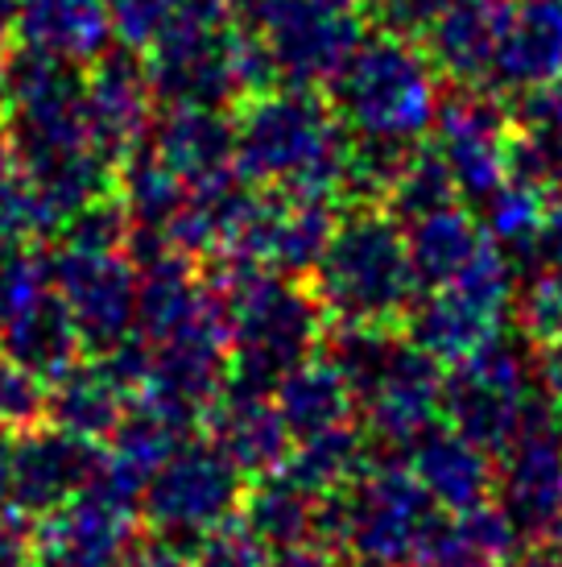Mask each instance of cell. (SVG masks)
<instances>
[{"label": "cell", "mask_w": 562, "mask_h": 567, "mask_svg": "<svg viewBox=\"0 0 562 567\" xmlns=\"http://www.w3.org/2000/svg\"><path fill=\"white\" fill-rule=\"evenodd\" d=\"M92 447L75 431H46L17 447L13 456V488L25 505H63V497L75 485L87 481Z\"/></svg>", "instance_id": "3"}, {"label": "cell", "mask_w": 562, "mask_h": 567, "mask_svg": "<svg viewBox=\"0 0 562 567\" xmlns=\"http://www.w3.org/2000/svg\"><path fill=\"white\" fill-rule=\"evenodd\" d=\"M199 567H257V547L244 535H219L204 547Z\"/></svg>", "instance_id": "12"}, {"label": "cell", "mask_w": 562, "mask_h": 567, "mask_svg": "<svg viewBox=\"0 0 562 567\" xmlns=\"http://www.w3.org/2000/svg\"><path fill=\"white\" fill-rule=\"evenodd\" d=\"M554 567H562V555H559V564H554Z\"/></svg>", "instance_id": "17"}, {"label": "cell", "mask_w": 562, "mask_h": 567, "mask_svg": "<svg viewBox=\"0 0 562 567\" xmlns=\"http://www.w3.org/2000/svg\"><path fill=\"white\" fill-rule=\"evenodd\" d=\"M236 476L232 460H219L211 452L174 460L170 468H162V481L154 488V514L170 530H204L232 505Z\"/></svg>", "instance_id": "2"}, {"label": "cell", "mask_w": 562, "mask_h": 567, "mask_svg": "<svg viewBox=\"0 0 562 567\" xmlns=\"http://www.w3.org/2000/svg\"><path fill=\"white\" fill-rule=\"evenodd\" d=\"M30 564V538L21 526L0 522V567H25Z\"/></svg>", "instance_id": "13"}, {"label": "cell", "mask_w": 562, "mask_h": 567, "mask_svg": "<svg viewBox=\"0 0 562 567\" xmlns=\"http://www.w3.org/2000/svg\"><path fill=\"white\" fill-rule=\"evenodd\" d=\"M273 567H327L323 559H314V555H294V559H285V564H273Z\"/></svg>", "instance_id": "16"}, {"label": "cell", "mask_w": 562, "mask_h": 567, "mask_svg": "<svg viewBox=\"0 0 562 567\" xmlns=\"http://www.w3.org/2000/svg\"><path fill=\"white\" fill-rule=\"evenodd\" d=\"M285 410L281 419L294 426V431H311L319 435L323 426L340 414L344 406V378L340 369H327V373H298L294 381H285ZM306 435V440H311Z\"/></svg>", "instance_id": "6"}, {"label": "cell", "mask_w": 562, "mask_h": 567, "mask_svg": "<svg viewBox=\"0 0 562 567\" xmlns=\"http://www.w3.org/2000/svg\"><path fill=\"white\" fill-rule=\"evenodd\" d=\"M252 518H257V530H261V535L290 538L294 530H302V522H306V502H302V493H298V488H278V493H269L266 502L257 497Z\"/></svg>", "instance_id": "9"}, {"label": "cell", "mask_w": 562, "mask_h": 567, "mask_svg": "<svg viewBox=\"0 0 562 567\" xmlns=\"http://www.w3.org/2000/svg\"><path fill=\"white\" fill-rule=\"evenodd\" d=\"M13 456H17L13 447L0 440V497L13 488Z\"/></svg>", "instance_id": "15"}, {"label": "cell", "mask_w": 562, "mask_h": 567, "mask_svg": "<svg viewBox=\"0 0 562 567\" xmlns=\"http://www.w3.org/2000/svg\"><path fill=\"white\" fill-rule=\"evenodd\" d=\"M430 502V497H426ZM426 502L418 497V488L409 485V481H376L368 493H364V502H360V551L364 555H376V559H393V555L406 551V543H414V526H418L422 509Z\"/></svg>", "instance_id": "5"}, {"label": "cell", "mask_w": 562, "mask_h": 567, "mask_svg": "<svg viewBox=\"0 0 562 567\" xmlns=\"http://www.w3.org/2000/svg\"><path fill=\"white\" fill-rule=\"evenodd\" d=\"M33 410H38L33 385L17 373L13 364H0V423H17V419H25Z\"/></svg>", "instance_id": "11"}, {"label": "cell", "mask_w": 562, "mask_h": 567, "mask_svg": "<svg viewBox=\"0 0 562 567\" xmlns=\"http://www.w3.org/2000/svg\"><path fill=\"white\" fill-rule=\"evenodd\" d=\"M54 410L66 431H75L83 440L116 423V398H112L108 381H71L66 394H59Z\"/></svg>", "instance_id": "8"}, {"label": "cell", "mask_w": 562, "mask_h": 567, "mask_svg": "<svg viewBox=\"0 0 562 567\" xmlns=\"http://www.w3.org/2000/svg\"><path fill=\"white\" fill-rule=\"evenodd\" d=\"M525 319H530L533 336H542V340H550V344H559L562 340V269L559 274H547L542 282L533 286Z\"/></svg>", "instance_id": "10"}, {"label": "cell", "mask_w": 562, "mask_h": 567, "mask_svg": "<svg viewBox=\"0 0 562 567\" xmlns=\"http://www.w3.org/2000/svg\"><path fill=\"white\" fill-rule=\"evenodd\" d=\"M559 4H562V0H559Z\"/></svg>", "instance_id": "18"}, {"label": "cell", "mask_w": 562, "mask_h": 567, "mask_svg": "<svg viewBox=\"0 0 562 567\" xmlns=\"http://www.w3.org/2000/svg\"><path fill=\"white\" fill-rule=\"evenodd\" d=\"M504 514L530 538H562V431L550 410H530L513 440Z\"/></svg>", "instance_id": "1"}, {"label": "cell", "mask_w": 562, "mask_h": 567, "mask_svg": "<svg viewBox=\"0 0 562 567\" xmlns=\"http://www.w3.org/2000/svg\"><path fill=\"white\" fill-rule=\"evenodd\" d=\"M46 551L59 567H121L128 555L125 522L112 502L59 509L54 530H46Z\"/></svg>", "instance_id": "4"}, {"label": "cell", "mask_w": 562, "mask_h": 567, "mask_svg": "<svg viewBox=\"0 0 562 567\" xmlns=\"http://www.w3.org/2000/svg\"><path fill=\"white\" fill-rule=\"evenodd\" d=\"M542 378H547V390L554 398V410L562 414V340L547 352V361H542Z\"/></svg>", "instance_id": "14"}, {"label": "cell", "mask_w": 562, "mask_h": 567, "mask_svg": "<svg viewBox=\"0 0 562 567\" xmlns=\"http://www.w3.org/2000/svg\"><path fill=\"white\" fill-rule=\"evenodd\" d=\"M281 426L285 419L278 414H269L261 402H249V406L232 414L228 423H223V452L236 460V464H252V468H266L273 460L281 456Z\"/></svg>", "instance_id": "7"}]
</instances>
